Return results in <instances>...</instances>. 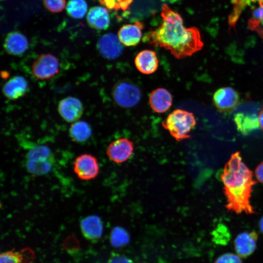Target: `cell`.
<instances>
[{
    "instance_id": "cell-1",
    "label": "cell",
    "mask_w": 263,
    "mask_h": 263,
    "mask_svg": "<svg viewBox=\"0 0 263 263\" xmlns=\"http://www.w3.org/2000/svg\"><path fill=\"white\" fill-rule=\"evenodd\" d=\"M161 17L160 26L144 38L145 42L164 48L179 59L202 49L204 43L197 28H186L181 16L166 4L162 6Z\"/></svg>"
},
{
    "instance_id": "cell-2",
    "label": "cell",
    "mask_w": 263,
    "mask_h": 263,
    "mask_svg": "<svg viewBox=\"0 0 263 263\" xmlns=\"http://www.w3.org/2000/svg\"><path fill=\"white\" fill-rule=\"evenodd\" d=\"M253 172L243 162L239 151L233 153L225 163L221 175L226 208L237 214L255 213L250 202L253 187L256 181Z\"/></svg>"
},
{
    "instance_id": "cell-3",
    "label": "cell",
    "mask_w": 263,
    "mask_h": 263,
    "mask_svg": "<svg viewBox=\"0 0 263 263\" xmlns=\"http://www.w3.org/2000/svg\"><path fill=\"white\" fill-rule=\"evenodd\" d=\"M196 124L193 113L176 109L162 121V125L177 141L190 137L189 133Z\"/></svg>"
},
{
    "instance_id": "cell-4",
    "label": "cell",
    "mask_w": 263,
    "mask_h": 263,
    "mask_svg": "<svg viewBox=\"0 0 263 263\" xmlns=\"http://www.w3.org/2000/svg\"><path fill=\"white\" fill-rule=\"evenodd\" d=\"M54 162V157L50 149L43 145L31 147L26 154V167L31 173L42 175L50 171Z\"/></svg>"
},
{
    "instance_id": "cell-5",
    "label": "cell",
    "mask_w": 263,
    "mask_h": 263,
    "mask_svg": "<svg viewBox=\"0 0 263 263\" xmlns=\"http://www.w3.org/2000/svg\"><path fill=\"white\" fill-rule=\"evenodd\" d=\"M59 68L57 58L50 53L39 56L31 67L33 75L38 79L48 80L56 75Z\"/></svg>"
},
{
    "instance_id": "cell-6",
    "label": "cell",
    "mask_w": 263,
    "mask_h": 263,
    "mask_svg": "<svg viewBox=\"0 0 263 263\" xmlns=\"http://www.w3.org/2000/svg\"><path fill=\"white\" fill-rule=\"evenodd\" d=\"M113 97L119 106L131 108L137 105L140 101L141 93L135 85L126 82H120L113 90Z\"/></svg>"
},
{
    "instance_id": "cell-7",
    "label": "cell",
    "mask_w": 263,
    "mask_h": 263,
    "mask_svg": "<svg viewBox=\"0 0 263 263\" xmlns=\"http://www.w3.org/2000/svg\"><path fill=\"white\" fill-rule=\"evenodd\" d=\"M73 168L78 178L85 181L95 178L99 171L97 159L88 153L78 156L74 161Z\"/></svg>"
},
{
    "instance_id": "cell-8",
    "label": "cell",
    "mask_w": 263,
    "mask_h": 263,
    "mask_svg": "<svg viewBox=\"0 0 263 263\" xmlns=\"http://www.w3.org/2000/svg\"><path fill=\"white\" fill-rule=\"evenodd\" d=\"M213 99L214 105L219 112L227 113L232 111L238 105L240 96L233 88L225 87L216 91Z\"/></svg>"
},
{
    "instance_id": "cell-9",
    "label": "cell",
    "mask_w": 263,
    "mask_h": 263,
    "mask_svg": "<svg viewBox=\"0 0 263 263\" xmlns=\"http://www.w3.org/2000/svg\"><path fill=\"white\" fill-rule=\"evenodd\" d=\"M134 149L133 143L126 138L112 142L108 146L106 154L109 159L116 163H122L132 156Z\"/></svg>"
},
{
    "instance_id": "cell-10",
    "label": "cell",
    "mask_w": 263,
    "mask_h": 263,
    "mask_svg": "<svg viewBox=\"0 0 263 263\" xmlns=\"http://www.w3.org/2000/svg\"><path fill=\"white\" fill-rule=\"evenodd\" d=\"M57 109L61 117L69 123L78 121L84 111L81 101L74 96H68L62 99L58 103Z\"/></svg>"
},
{
    "instance_id": "cell-11",
    "label": "cell",
    "mask_w": 263,
    "mask_h": 263,
    "mask_svg": "<svg viewBox=\"0 0 263 263\" xmlns=\"http://www.w3.org/2000/svg\"><path fill=\"white\" fill-rule=\"evenodd\" d=\"M118 37L113 33H107L101 36L97 41V49L105 58L113 59L122 54L123 47Z\"/></svg>"
},
{
    "instance_id": "cell-12",
    "label": "cell",
    "mask_w": 263,
    "mask_h": 263,
    "mask_svg": "<svg viewBox=\"0 0 263 263\" xmlns=\"http://www.w3.org/2000/svg\"><path fill=\"white\" fill-rule=\"evenodd\" d=\"M258 235L255 231L243 232L236 237L234 249L241 258H246L251 255L257 247Z\"/></svg>"
},
{
    "instance_id": "cell-13",
    "label": "cell",
    "mask_w": 263,
    "mask_h": 263,
    "mask_svg": "<svg viewBox=\"0 0 263 263\" xmlns=\"http://www.w3.org/2000/svg\"><path fill=\"white\" fill-rule=\"evenodd\" d=\"M5 50L10 55L20 56L27 50L28 41L21 33L13 31L7 34L3 44Z\"/></svg>"
},
{
    "instance_id": "cell-14",
    "label": "cell",
    "mask_w": 263,
    "mask_h": 263,
    "mask_svg": "<svg viewBox=\"0 0 263 263\" xmlns=\"http://www.w3.org/2000/svg\"><path fill=\"white\" fill-rule=\"evenodd\" d=\"M28 90V84L26 79L20 75L12 77L3 86V95L9 99L16 100L24 96Z\"/></svg>"
},
{
    "instance_id": "cell-15",
    "label": "cell",
    "mask_w": 263,
    "mask_h": 263,
    "mask_svg": "<svg viewBox=\"0 0 263 263\" xmlns=\"http://www.w3.org/2000/svg\"><path fill=\"white\" fill-rule=\"evenodd\" d=\"M80 227L84 237L89 241H96L102 236L103 224L98 216L92 215L83 218Z\"/></svg>"
},
{
    "instance_id": "cell-16",
    "label": "cell",
    "mask_w": 263,
    "mask_h": 263,
    "mask_svg": "<svg viewBox=\"0 0 263 263\" xmlns=\"http://www.w3.org/2000/svg\"><path fill=\"white\" fill-rule=\"evenodd\" d=\"M134 63L140 72L150 75L156 71L158 67L159 61L154 51L144 50L136 55Z\"/></svg>"
},
{
    "instance_id": "cell-17",
    "label": "cell",
    "mask_w": 263,
    "mask_h": 263,
    "mask_svg": "<svg viewBox=\"0 0 263 263\" xmlns=\"http://www.w3.org/2000/svg\"><path fill=\"white\" fill-rule=\"evenodd\" d=\"M143 23L136 22L133 24L123 26L118 33L121 42L126 46H135L139 42L142 37Z\"/></svg>"
},
{
    "instance_id": "cell-18",
    "label": "cell",
    "mask_w": 263,
    "mask_h": 263,
    "mask_svg": "<svg viewBox=\"0 0 263 263\" xmlns=\"http://www.w3.org/2000/svg\"><path fill=\"white\" fill-rule=\"evenodd\" d=\"M149 103L151 108L157 113H163L168 111L172 103L171 94L165 88H158L150 94Z\"/></svg>"
},
{
    "instance_id": "cell-19",
    "label": "cell",
    "mask_w": 263,
    "mask_h": 263,
    "mask_svg": "<svg viewBox=\"0 0 263 263\" xmlns=\"http://www.w3.org/2000/svg\"><path fill=\"white\" fill-rule=\"evenodd\" d=\"M88 25L96 30L107 29L110 22V15L106 8L94 6L90 8L87 15Z\"/></svg>"
},
{
    "instance_id": "cell-20",
    "label": "cell",
    "mask_w": 263,
    "mask_h": 263,
    "mask_svg": "<svg viewBox=\"0 0 263 263\" xmlns=\"http://www.w3.org/2000/svg\"><path fill=\"white\" fill-rule=\"evenodd\" d=\"M234 121L238 131L247 135L259 128V118L256 114L238 113L234 115Z\"/></svg>"
},
{
    "instance_id": "cell-21",
    "label": "cell",
    "mask_w": 263,
    "mask_h": 263,
    "mask_svg": "<svg viewBox=\"0 0 263 263\" xmlns=\"http://www.w3.org/2000/svg\"><path fill=\"white\" fill-rule=\"evenodd\" d=\"M69 132L73 141L77 143H83L91 137L92 129L87 122L84 121H77L71 125Z\"/></svg>"
},
{
    "instance_id": "cell-22",
    "label": "cell",
    "mask_w": 263,
    "mask_h": 263,
    "mask_svg": "<svg viewBox=\"0 0 263 263\" xmlns=\"http://www.w3.org/2000/svg\"><path fill=\"white\" fill-rule=\"evenodd\" d=\"M257 1L261 6H263V0H231L233 5V10L228 19L230 29L235 27L242 12L244 9L252 3Z\"/></svg>"
},
{
    "instance_id": "cell-23",
    "label": "cell",
    "mask_w": 263,
    "mask_h": 263,
    "mask_svg": "<svg viewBox=\"0 0 263 263\" xmlns=\"http://www.w3.org/2000/svg\"><path fill=\"white\" fill-rule=\"evenodd\" d=\"M87 8V4L85 0H69L66 6V12L71 17L79 19L84 17Z\"/></svg>"
},
{
    "instance_id": "cell-24",
    "label": "cell",
    "mask_w": 263,
    "mask_h": 263,
    "mask_svg": "<svg viewBox=\"0 0 263 263\" xmlns=\"http://www.w3.org/2000/svg\"><path fill=\"white\" fill-rule=\"evenodd\" d=\"M130 238L127 232L120 227L114 228L110 235V242L112 245L115 247H120L127 244Z\"/></svg>"
},
{
    "instance_id": "cell-25",
    "label": "cell",
    "mask_w": 263,
    "mask_h": 263,
    "mask_svg": "<svg viewBox=\"0 0 263 263\" xmlns=\"http://www.w3.org/2000/svg\"><path fill=\"white\" fill-rule=\"evenodd\" d=\"M261 24L263 26V6L260 5L253 10L252 17L249 19L248 25L251 30L257 31L262 38Z\"/></svg>"
},
{
    "instance_id": "cell-26",
    "label": "cell",
    "mask_w": 263,
    "mask_h": 263,
    "mask_svg": "<svg viewBox=\"0 0 263 263\" xmlns=\"http://www.w3.org/2000/svg\"><path fill=\"white\" fill-rule=\"evenodd\" d=\"M99 3L111 10H125L132 2V0H98Z\"/></svg>"
},
{
    "instance_id": "cell-27",
    "label": "cell",
    "mask_w": 263,
    "mask_h": 263,
    "mask_svg": "<svg viewBox=\"0 0 263 263\" xmlns=\"http://www.w3.org/2000/svg\"><path fill=\"white\" fill-rule=\"evenodd\" d=\"M20 254L14 251H7L0 255V263H21Z\"/></svg>"
},
{
    "instance_id": "cell-28",
    "label": "cell",
    "mask_w": 263,
    "mask_h": 263,
    "mask_svg": "<svg viewBox=\"0 0 263 263\" xmlns=\"http://www.w3.org/2000/svg\"><path fill=\"white\" fill-rule=\"evenodd\" d=\"M45 7L53 13L61 12L65 8V0H43Z\"/></svg>"
},
{
    "instance_id": "cell-29",
    "label": "cell",
    "mask_w": 263,
    "mask_h": 263,
    "mask_svg": "<svg viewBox=\"0 0 263 263\" xmlns=\"http://www.w3.org/2000/svg\"><path fill=\"white\" fill-rule=\"evenodd\" d=\"M214 263H243L241 257L238 255L226 253L220 256Z\"/></svg>"
},
{
    "instance_id": "cell-30",
    "label": "cell",
    "mask_w": 263,
    "mask_h": 263,
    "mask_svg": "<svg viewBox=\"0 0 263 263\" xmlns=\"http://www.w3.org/2000/svg\"><path fill=\"white\" fill-rule=\"evenodd\" d=\"M108 263H135L130 258L117 253H113L111 256Z\"/></svg>"
},
{
    "instance_id": "cell-31",
    "label": "cell",
    "mask_w": 263,
    "mask_h": 263,
    "mask_svg": "<svg viewBox=\"0 0 263 263\" xmlns=\"http://www.w3.org/2000/svg\"><path fill=\"white\" fill-rule=\"evenodd\" d=\"M255 175L257 180L263 183V162L260 163L256 168Z\"/></svg>"
},
{
    "instance_id": "cell-32",
    "label": "cell",
    "mask_w": 263,
    "mask_h": 263,
    "mask_svg": "<svg viewBox=\"0 0 263 263\" xmlns=\"http://www.w3.org/2000/svg\"><path fill=\"white\" fill-rule=\"evenodd\" d=\"M258 118L260 126L263 131V109L259 113Z\"/></svg>"
},
{
    "instance_id": "cell-33",
    "label": "cell",
    "mask_w": 263,
    "mask_h": 263,
    "mask_svg": "<svg viewBox=\"0 0 263 263\" xmlns=\"http://www.w3.org/2000/svg\"><path fill=\"white\" fill-rule=\"evenodd\" d=\"M259 227L261 231L263 233V216L261 218L259 222Z\"/></svg>"
}]
</instances>
